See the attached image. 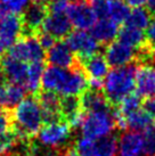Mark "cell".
Masks as SVG:
<instances>
[{
	"label": "cell",
	"mask_w": 155,
	"mask_h": 156,
	"mask_svg": "<svg viewBox=\"0 0 155 156\" xmlns=\"http://www.w3.org/2000/svg\"><path fill=\"white\" fill-rule=\"evenodd\" d=\"M146 38L148 40V42L153 46H155V17L152 18L151 23H150V25L146 29Z\"/></svg>",
	"instance_id": "cell-37"
},
{
	"label": "cell",
	"mask_w": 155,
	"mask_h": 156,
	"mask_svg": "<svg viewBox=\"0 0 155 156\" xmlns=\"http://www.w3.org/2000/svg\"><path fill=\"white\" fill-rule=\"evenodd\" d=\"M88 88H89V79L81 64V66L79 67L67 71V75L58 94L60 96H80Z\"/></svg>",
	"instance_id": "cell-13"
},
{
	"label": "cell",
	"mask_w": 155,
	"mask_h": 156,
	"mask_svg": "<svg viewBox=\"0 0 155 156\" xmlns=\"http://www.w3.org/2000/svg\"><path fill=\"white\" fill-rule=\"evenodd\" d=\"M69 6V0H52L47 4L49 14H66Z\"/></svg>",
	"instance_id": "cell-33"
},
{
	"label": "cell",
	"mask_w": 155,
	"mask_h": 156,
	"mask_svg": "<svg viewBox=\"0 0 155 156\" xmlns=\"http://www.w3.org/2000/svg\"><path fill=\"white\" fill-rule=\"evenodd\" d=\"M145 137V154L147 156H155V122L144 134Z\"/></svg>",
	"instance_id": "cell-32"
},
{
	"label": "cell",
	"mask_w": 155,
	"mask_h": 156,
	"mask_svg": "<svg viewBox=\"0 0 155 156\" xmlns=\"http://www.w3.org/2000/svg\"><path fill=\"white\" fill-rule=\"evenodd\" d=\"M13 129L22 138H34L43 126L42 112L35 96L29 95L13 109Z\"/></svg>",
	"instance_id": "cell-2"
},
{
	"label": "cell",
	"mask_w": 155,
	"mask_h": 156,
	"mask_svg": "<svg viewBox=\"0 0 155 156\" xmlns=\"http://www.w3.org/2000/svg\"><path fill=\"white\" fill-rule=\"evenodd\" d=\"M23 21L21 14L0 16V40L8 48L13 46L22 34Z\"/></svg>",
	"instance_id": "cell-12"
},
{
	"label": "cell",
	"mask_w": 155,
	"mask_h": 156,
	"mask_svg": "<svg viewBox=\"0 0 155 156\" xmlns=\"http://www.w3.org/2000/svg\"><path fill=\"white\" fill-rule=\"evenodd\" d=\"M46 62L49 63V65L66 69L81 66L80 59L63 40H58L50 49L46 51Z\"/></svg>",
	"instance_id": "cell-7"
},
{
	"label": "cell",
	"mask_w": 155,
	"mask_h": 156,
	"mask_svg": "<svg viewBox=\"0 0 155 156\" xmlns=\"http://www.w3.org/2000/svg\"><path fill=\"white\" fill-rule=\"evenodd\" d=\"M4 94H5V83L0 82V105H1V101H2V98H4Z\"/></svg>",
	"instance_id": "cell-42"
},
{
	"label": "cell",
	"mask_w": 155,
	"mask_h": 156,
	"mask_svg": "<svg viewBox=\"0 0 155 156\" xmlns=\"http://www.w3.org/2000/svg\"><path fill=\"white\" fill-rule=\"evenodd\" d=\"M35 98L38 99L42 111L60 112V98L62 97L56 91L40 89L38 94L35 95Z\"/></svg>",
	"instance_id": "cell-25"
},
{
	"label": "cell",
	"mask_w": 155,
	"mask_h": 156,
	"mask_svg": "<svg viewBox=\"0 0 155 156\" xmlns=\"http://www.w3.org/2000/svg\"><path fill=\"white\" fill-rule=\"evenodd\" d=\"M65 42L80 61L98 54L99 50L104 47L92 37V34H89L83 30L72 31L65 38Z\"/></svg>",
	"instance_id": "cell-5"
},
{
	"label": "cell",
	"mask_w": 155,
	"mask_h": 156,
	"mask_svg": "<svg viewBox=\"0 0 155 156\" xmlns=\"http://www.w3.org/2000/svg\"><path fill=\"white\" fill-rule=\"evenodd\" d=\"M13 109H8L0 105V134L13 130Z\"/></svg>",
	"instance_id": "cell-31"
},
{
	"label": "cell",
	"mask_w": 155,
	"mask_h": 156,
	"mask_svg": "<svg viewBox=\"0 0 155 156\" xmlns=\"http://www.w3.org/2000/svg\"><path fill=\"white\" fill-rule=\"evenodd\" d=\"M94 145H95V139L83 137L78 140L74 147L77 149L79 156H95Z\"/></svg>",
	"instance_id": "cell-30"
},
{
	"label": "cell",
	"mask_w": 155,
	"mask_h": 156,
	"mask_svg": "<svg viewBox=\"0 0 155 156\" xmlns=\"http://www.w3.org/2000/svg\"><path fill=\"white\" fill-rule=\"evenodd\" d=\"M66 147V146H65ZM63 148H49L47 149L46 152L42 153V155L41 156H62L63 155Z\"/></svg>",
	"instance_id": "cell-38"
},
{
	"label": "cell",
	"mask_w": 155,
	"mask_h": 156,
	"mask_svg": "<svg viewBox=\"0 0 155 156\" xmlns=\"http://www.w3.org/2000/svg\"><path fill=\"white\" fill-rule=\"evenodd\" d=\"M66 15L77 30L91 29L97 22V15L87 2H71Z\"/></svg>",
	"instance_id": "cell-10"
},
{
	"label": "cell",
	"mask_w": 155,
	"mask_h": 156,
	"mask_svg": "<svg viewBox=\"0 0 155 156\" xmlns=\"http://www.w3.org/2000/svg\"><path fill=\"white\" fill-rule=\"evenodd\" d=\"M154 58H155V46H154Z\"/></svg>",
	"instance_id": "cell-46"
},
{
	"label": "cell",
	"mask_w": 155,
	"mask_h": 156,
	"mask_svg": "<svg viewBox=\"0 0 155 156\" xmlns=\"http://www.w3.org/2000/svg\"><path fill=\"white\" fill-rule=\"evenodd\" d=\"M138 67L139 64L137 62L121 67H114L104 79L103 91L112 106L117 107L125 96L134 92Z\"/></svg>",
	"instance_id": "cell-1"
},
{
	"label": "cell",
	"mask_w": 155,
	"mask_h": 156,
	"mask_svg": "<svg viewBox=\"0 0 155 156\" xmlns=\"http://www.w3.org/2000/svg\"><path fill=\"white\" fill-rule=\"evenodd\" d=\"M29 95L24 86L16 83H5V94L1 101V106L8 109H14L22 100Z\"/></svg>",
	"instance_id": "cell-24"
},
{
	"label": "cell",
	"mask_w": 155,
	"mask_h": 156,
	"mask_svg": "<svg viewBox=\"0 0 155 156\" xmlns=\"http://www.w3.org/2000/svg\"><path fill=\"white\" fill-rule=\"evenodd\" d=\"M153 16L151 13L147 10V8H142V7H137L134 8L130 12L129 16L125 21V25L130 26V27H135V29H139V30H146L150 23H151Z\"/></svg>",
	"instance_id": "cell-26"
},
{
	"label": "cell",
	"mask_w": 155,
	"mask_h": 156,
	"mask_svg": "<svg viewBox=\"0 0 155 156\" xmlns=\"http://www.w3.org/2000/svg\"><path fill=\"white\" fill-rule=\"evenodd\" d=\"M30 156H34V155H30Z\"/></svg>",
	"instance_id": "cell-48"
},
{
	"label": "cell",
	"mask_w": 155,
	"mask_h": 156,
	"mask_svg": "<svg viewBox=\"0 0 155 156\" xmlns=\"http://www.w3.org/2000/svg\"><path fill=\"white\" fill-rule=\"evenodd\" d=\"M67 71L69 69L52 65L46 67L41 78V89L58 92L67 75Z\"/></svg>",
	"instance_id": "cell-21"
},
{
	"label": "cell",
	"mask_w": 155,
	"mask_h": 156,
	"mask_svg": "<svg viewBox=\"0 0 155 156\" xmlns=\"http://www.w3.org/2000/svg\"><path fill=\"white\" fill-rule=\"evenodd\" d=\"M115 108L116 107H112L106 111L87 113L81 126L83 137L98 139L111 134L117 129Z\"/></svg>",
	"instance_id": "cell-3"
},
{
	"label": "cell",
	"mask_w": 155,
	"mask_h": 156,
	"mask_svg": "<svg viewBox=\"0 0 155 156\" xmlns=\"http://www.w3.org/2000/svg\"><path fill=\"white\" fill-rule=\"evenodd\" d=\"M123 119L125 122V130L137 131V132H146L155 122L154 117L144 108L137 109Z\"/></svg>",
	"instance_id": "cell-20"
},
{
	"label": "cell",
	"mask_w": 155,
	"mask_h": 156,
	"mask_svg": "<svg viewBox=\"0 0 155 156\" xmlns=\"http://www.w3.org/2000/svg\"><path fill=\"white\" fill-rule=\"evenodd\" d=\"M47 62H33L29 66L27 80L25 83V89L29 95L35 96L41 89V78L46 69Z\"/></svg>",
	"instance_id": "cell-23"
},
{
	"label": "cell",
	"mask_w": 155,
	"mask_h": 156,
	"mask_svg": "<svg viewBox=\"0 0 155 156\" xmlns=\"http://www.w3.org/2000/svg\"><path fill=\"white\" fill-rule=\"evenodd\" d=\"M142 105V97L138 95L137 92H131L121 100V103L117 106V112L121 116L125 117L127 115H129L131 113H134L135 111L140 108Z\"/></svg>",
	"instance_id": "cell-29"
},
{
	"label": "cell",
	"mask_w": 155,
	"mask_h": 156,
	"mask_svg": "<svg viewBox=\"0 0 155 156\" xmlns=\"http://www.w3.org/2000/svg\"><path fill=\"white\" fill-rule=\"evenodd\" d=\"M145 154V137L142 132L127 130L117 143L119 156H142Z\"/></svg>",
	"instance_id": "cell-14"
},
{
	"label": "cell",
	"mask_w": 155,
	"mask_h": 156,
	"mask_svg": "<svg viewBox=\"0 0 155 156\" xmlns=\"http://www.w3.org/2000/svg\"><path fill=\"white\" fill-rule=\"evenodd\" d=\"M0 82H4V73H2V66H1V62H0Z\"/></svg>",
	"instance_id": "cell-45"
},
{
	"label": "cell",
	"mask_w": 155,
	"mask_h": 156,
	"mask_svg": "<svg viewBox=\"0 0 155 156\" xmlns=\"http://www.w3.org/2000/svg\"><path fill=\"white\" fill-rule=\"evenodd\" d=\"M125 2L129 5L130 7H134V8H137V7H142L147 2V0H125Z\"/></svg>",
	"instance_id": "cell-40"
},
{
	"label": "cell",
	"mask_w": 155,
	"mask_h": 156,
	"mask_svg": "<svg viewBox=\"0 0 155 156\" xmlns=\"http://www.w3.org/2000/svg\"><path fill=\"white\" fill-rule=\"evenodd\" d=\"M119 139L114 134H108L95 139V156H116Z\"/></svg>",
	"instance_id": "cell-28"
},
{
	"label": "cell",
	"mask_w": 155,
	"mask_h": 156,
	"mask_svg": "<svg viewBox=\"0 0 155 156\" xmlns=\"http://www.w3.org/2000/svg\"><path fill=\"white\" fill-rule=\"evenodd\" d=\"M117 41H120L124 44H128L130 47L137 48V49L148 42V40L146 38V33L144 31L127 25H124L119 30Z\"/></svg>",
	"instance_id": "cell-22"
},
{
	"label": "cell",
	"mask_w": 155,
	"mask_h": 156,
	"mask_svg": "<svg viewBox=\"0 0 155 156\" xmlns=\"http://www.w3.org/2000/svg\"><path fill=\"white\" fill-rule=\"evenodd\" d=\"M35 35H37V38H38L39 42L41 44V47H42L46 51H47L48 49H50V48L57 42V40L55 39L52 34H49V33H47V32H45V31H42V30L39 31Z\"/></svg>",
	"instance_id": "cell-34"
},
{
	"label": "cell",
	"mask_w": 155,
	"mask_h": 156,
	"mask_svg": "<svg viewBox=\"0 0 155 156\" xmlns=\"http://www.w3.org/2000/svg\"><path fill=\"white\" fill-rule=\"evenodd\" d=\"M72 23L66 14H49L41 30L52 34L56 40H63L72 32Z\"/></svg>",
	"instance_id": "cell-16"
},
{
	"label": "cell",
	"mask_w": 155,
	"mask_h": 156,
	"mask_svg": "<svg viewBox=\"0 0 155 156\" xmlns=\"http://www.w3.org/2000/svg\"><path fill=\"white\" fill-rule=\"evenodd\" d=\"M30 0H7L6 4L9 7L10 12L14 14H22L24 9L29 6Z\"/></svg>",
	"instance_id": "cell-35"
},
{
	"label": "cell",
	"mask_w": 155,
	"mask_h": 156,
	"mask_svg": "<svg viewBox=\"0 0 155 156\" xmlns=\"http://www.w3.org/2000/svg\"><path fill=\"white\" fill-rule=\"evenodd\" d=\"M80 62H81L82 67L85 69L89 80H102V81H104V79L106 78V75L110 72L108 71L110 65H108L106 58L102 52H98L94 56Z\"/></svg>",
	"instance_id": "cell-19"
},
{
	"label": "cell",
	"mask_w": 155,
	"mask_h": 156,
	"mask_svg": "<svg viewBox=\"0 0 155 156\" xmlns=\"http://www.w3.org/2000/svg\"><path fill=\"white\" fill-rule=\"evenodd\" d=\"M119 24L108 17L100 18L98 22L91 27V34L99 44L105 47L114 41L119 33Z\"/></svg>",
	"instance_id": "cell-18"
},
{
	"label": "cell",
	"mask_w": 155,
	"mask_h": 156,
	"mask_svg": "<svg viewBox=\"0 0 155 156\" xmlns=\"http://www.w3.org/2000/svg\"><path fill=\"white\" fill-rule=\"evenodd\" d=\"M137 48L130 47L120 41H113L105 46L104 52V56L106 58L108 65L112 67H121L137 62Z\"/></svg>",
	"instance_id": "cell-9"
},
{
	"label": "cell",
	"mask_w": 155,
	"mask_h": 156,
	"mask_svg": "<svg viewBox=\"0 0 155 156\" xmlns=\"http://www.w3.org/2000/svg\"><path fill=\"white\" fill-rule=\"evenodd\" d=\"M6 49H7V47H6V46L2 44V41L0 40V57H2L5 55V51H6Z\"/></svg>",
	"instance_id": "cell-43"
},
{
	"label": "cell",
	"mask_w": 155,
	"mask_h": 156,
	"mask_svg": "<svg viewBox=\"0 0 155 156\" xmlns=\"http://www.w3.org/2000/svg\"><path fill=\"white\" fill-rule=\"evenodd\" d=\"M130 12L129 5L123 0H107V17L117 24L124 23Z\"/></svg>",
	"instance_id": "cell-27"
},
{
	"label": "cell",
	"mask_w": 155,
	"mask_h": 156,
	"mask_svg": "<svg viewBox=\"0 0 155 156\" xmlns=\"http://www.w3.org/2000/svg\"><path fill=\"white\" fill-rule=\"evenodd\" d=\"M136 91L145 99L155 97V62L139 64L136 74Z\"/></svg>",
	"instance_id": "cell-15"
},
{
	"label": "cell",
	"mask_w": 155,
	"mask_h": 156,
	"mask_svg": "<svg viewBox=\"0 0 155 156\" xmlns=\"http://www.w3.org/2000/svg\"><path fill=\"white\" fill-rule=\"evenodd\" d=\"M8 55L24 63L46 62V50L41 47L37 35H21L9 48Z\"/></svg>",
	"instance_id": "cell-4"
},
{
	"label": "cell",
	"mask_w": 155,
	"mask_h": 156,
	"mask_svg": "<svg viewBox=\"0 0 155 156\" xmlns=\"http://www.w3.org/2000/svg\"><path fill=\"white\" fill-rule=\"evenodd\" d=\"M72 128L67 122L43 124L37 138L40 143L49 148H63L67 146L72 136Z\"/></svg>",
	"instance_id": "cell-6"
},
{
	"label": "cell",
	"mask_w": 155,
	"mask_h": 156,
	"mask_svg": "<svg viewBox=\"0 0 155 156\" xmlns=\"http://www.w3.org/2000/svg\"><path fill=\"white\" fill-rule=\"evenodd\" d=\"M1 1H4V2H6V1H7V0H1Z\"/></svg>",
	"instance_id": "cell-47"
},
{
	"label": "cell",
	"mask_w": 155,
	"mask_h": 156,
	"mask_svg": "<svg viewBox=\"0 0 155 156\" xmlns=\"http://www.w3.org/2000/svg\"><path fill=\"white\" fill-rule=\"evenodd\" d=\"M1 66L5 83H16L25 87L29 66L24 62L13 58L7 54L1 57Z\"/></svg>",
	"instance_id": "cell-11"
},
{
	"label": "cell",
	"mask_w": 155,
	"mask_h": 156,
	"mask_svg": "<svg viewBox=\"0 0 155 156\" xmlns=\"http://www.w3.org/2000/svg\"><path fill=\"white\" fill-rule=\"evenodd\" d=\"M80 99H81L82 109L86 113L106 111L114 107L110 104L104 91L99 89L88 88L80 95Z\"/></svg>",
	"instance_id": "cell-17"
},
{
	"label": "cell",
	"mask_w": 155,
	"mask_h": 156,
	"mask_svg": "<svg viewBox=\"0 0 155 156\" xmlns=\"http://www.w3.org/2000/svg\"><path fill=\"white\" fill-rule=\"evenodd\" d=\"M33 2H38V4H45V5H47L48 2H50L52 0H32Z\"/></svg>",
	"instance_id": "cell-44"
},
{
	"label": "cell",
	"mask_w": 155,
	"mask_h": 156,
	"mask_svg": "<svg viewBox=\"0 0 155 156\" xmlns=\"http://www.w3.org/2000/svg\"><path fill=\"white\" fill-rule=\"evenodd\" d=\"M23 29L21 35H35L41 30L45 20L49 15L47 5L32 2L21 14Z\"/></svg>",
	"instance_id": "cell-8"
},
{
	"label": "cell",
	"mask_w": 155,
	"mask_h": 156,
	"mask_svg": "<svg viewBox=\"0 0 155 156\" xmlns=\"http://www.w3.org/2000/svg\"><path fill=\"white\" fill-rule=\"evenodd\" d=\"M62 156H79L77 149L74 147V145L72 144H69L66 147H64L63 149V155Z\"/></svg>",
	"instance_id": "cell-39"
},
{
	"label": "cell",
	"mask_w": 155,
	"mask_h": 156,
	"mask_svg": "<svg viewBox=\"0 0 155 156\" xmlns=\"http://www.w3.org/2000/svg\"><path fill=\"white\" fill-rule=\"evenodd\" d=\"M142 106L147 113H150L152 116L155 119V97H151V98L144 99L142 100Z\"/></svg>",
	"instance_id": "cell-36"
},
{
	"label": "cell",
	"mask_w": 155,
	"mask_h": 156,
	"mask_svg": "<svg viewBox=\"0 0 155 156\" xmlns=\"http://www.w3.org/2000/svg\"><path fill=\"white\" fill-rule=\"evenodd\" d=\"M146 8H147V10L151 13L152 16L155 17V0H147Z\"/></svg>",
	"instance_id": "cell-41"
}]
</instances>
